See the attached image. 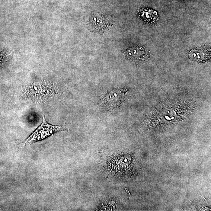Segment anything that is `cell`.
I'll return each mask as SVG.
<instances>
[{"label":"cell","instance_id":"cell-1","mask_svg":"<svg viewBox=\"0 0 211 211\" xmlns=\"http://www.w3.org/2000/svg\"><path fill=\"white\" fill-rule=\"evenodd\" d=\"M25 97L30 100L42 103L53 97L56 91L53 85L46 82H37L24 88Z\"/></svg>","mask_w":211,"mask_h":211},{"label":"cell","instance_id":"cell-3","mask_svg":"<svg viewBox=\"0 0 211 211\" xmlns=\"http://www.w3.org/2000/svg\"><path fill=\"white\" fill-rule=\"evenodd\" d=\"M142 16L145 20L153 21L157 18V13L154 11L145 10L142 13Z\"/></svg>","mask_w":211,"mask_h":211},{"label":"cell","instance_id":"cell-2","mask_svg":"<svg viewBox=\"0 0 211 211\" xmlns=\"http://www.w3.org/2000/svg\"><path fill=\"white\" fill-rule=\"evenodd\" d=\"M42 124L34 131L24 142V145L30 144L35 142L43 140L53 135L58 131L66 129L64 127L53 125L46 121L44 117H43Z\"/></svg>","mask_w":211,"mask_h":211}]
</instances>
